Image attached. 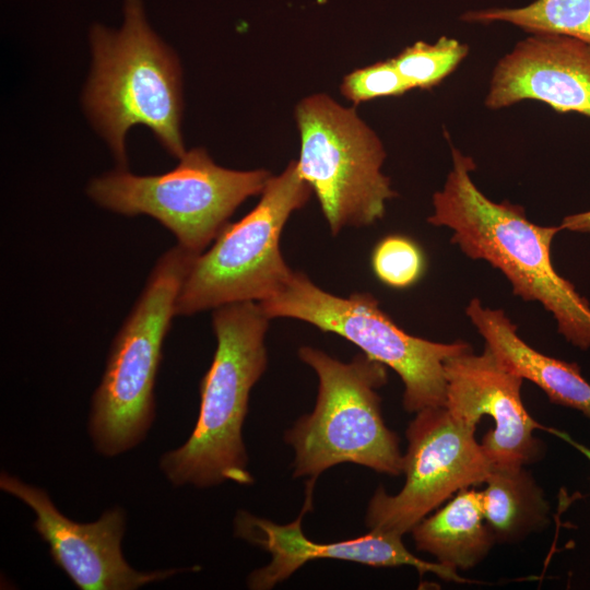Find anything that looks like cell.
Returning <instances> with one entry per match:
<instances>
[{
    "instance_id": "1",
    "label": "cell",
    "mask_w": 590,
    "mask_h": 590,
    "mask_svg": "<svg viewBox=\"0 0 590 590\" xmlns=\"http://www.w3.org/2000/svg\"><path fill=\"white\" fill-rule=\"evenodd\" d=\"M451 157L452 167L433 196L427 221L451 229V243L464 255L502 271L515 295L543 305L567 341L589 349L590 305L552 263V241L562 228L530 222L521 205L492 201L472 180L473 158L453 146Z\"/></svg>"
},
{
    "instance_id": "14",
    "label": "cell",
    "mask_w": 590,
    "mask_h": 590,
    "mask_svg": "<svg viewBox=\"0 0 590 590\" xmlns=\"http://www.w3.org/2000/svg\"><path fill=\"white\" fill-rule=\"evenodd\" d=\"M526 99L590 117V44L559 34L518 42L497 62L485 105L502 109Z\"/></svg>"
},
{
    "instance_id": "4",
    "label": "cell",
    "mask_w": 590,
    "mask_h": 590,
    "mask_svg": "<svg viewBox=\"0 0 590 590\" xmlns=\"http://www.w3.org/2000/svg\"><path fill=\"white\" fill-rule=\"evenodd\" d=\"M197 256L176 245L157 259L110 344L88 417L91 439L104 457L138 446L154 422V387L164 340L176 317L178 293Z\"/></svg>"
},
{
    "instance_id": "13",
    "label": "cell",
    "mask_w": 590,
    "mask_h": 590,
    "mask_svg": "<svg viewBox=\"0 0 590 590\" xmlns=\"http://www.w3.org/2000/svg\"><path fill=\"white\" fill-rule=\"evenodd\" d=\"M316 480L307 483L306 499L297 519L274 523L239 510L234 519L235 535L269 552L271 562L253 570L247 585L253 590H268L291 577L309 560L332 558L355 562L374 567L412 566L421 575L436 574L439 578L458 583L472 582L457 570L440 563L425 562L413 555L403 544L402 535L370 530L366 535L332 543L309 540L302 530V519L312 507Z\"/></svg>"
},
{
    "instance_id": "19",
    "label": "cell",
    "mask_w": 590,
    "mask_h": 590,
    "mask_svg": "<svg viewBox=\"0 0 590 590\" xmlns=\"http://www.w3.org/2000/svg\"><path fill=\"white\" fill-rule=\"evenodd\" d=\"M468 52V45L442 36L435 44L416 42L391 60L412 90H426L455 71Z\"/></svg>"
},
{
    "instance_id": "22",
    "label": "cell",
    "mask_w": 590,
    "mask_h": 590,
    "mask_svg": "<svg viewBox=\"0 0 590 590\" xmlns=\"http://www.w3.org/2000/svg\"><path fill=\"white\" fill-rule=\"evenodd\" d=\"M559 227L571 232L590 233V211L566 216Z\"/></svg>"
},
{
    "instance_id": "20",
    "label": "cell",
    "mask_w": 590,
    "mask_h": 590,
    "mask_svg": "<svg viewBox=\"0 0 590 590\" xmlns=\"http://www.w3.org/2000/svg\"><path fill=\"white\" fill-rule=\"evenodd\" d=\"M371 268L377 279L392 288L414 285L425 271L422 248L404 235L382 238L371 253Z\"/></svg>"
},
{
    "instance_id": "5",
    "label": "cell",
    "mask_w": 590,
    "mask_h": 590,
    "mask_svg": "<svg viewBox=\"0 0 590 590\" xmlns=\"http://www.w3.org/2000/svg\"><path fill=\"white\" fill-rule=\"evenodd\" d=\"M298 356L315 370L318 394L314 411L284 435L295 452L293 476L317 480L341 463L403 473L399 439L384 422L378 394L387 366L365 354L343 363L311 346H302Z\"/></svg>"
},
{
    "instance_id": "18",
    "label": "cell",
    "mask_w": 590,
    "mask_h": 590,
    "mask_svg": "<svg viewBox=\"0 0 590 590\" xmlns=\"http://www.w3.org/2000/svg\"><path fill=\"white\" fill-rule=\"evenodd\" d=\"M470 23L507 22L532 34H559L590 44V0H535L521 8L469 11Z\"/></svg>"
},
{
    "instance_id": "9",
    "label": "cell",
    "mask_w": 590,
    "mask_h": 590,
    "mask_svg": "<svg viewBox=\"0 0 590 590\" xmlns=\"http://www.w3.org/2000/svg\"><path fill=\"white\" fill-rule=\"evenodd\" d=\"M295 119L298 172L316 194L332 235L382 219L397 193L381 172L386 151L376 132L354 108L324 93L303 98Z\"/></svg>"
},
{
    "instance_id": "17",
    "label": "cell",
    "mask_w": 590,
    "mask_h": 590,
    "mask_svg": "<svg viewBox=\"0 0 590 590\" xmlns=\"http://www.w3.org/2000/svg\"><path fill=\"white\" fill-rule=\"evenodd\" d=\"M481 491L496 543H517L548 523L550 505L526 465H492Z\"/></svg>"
},
{
    "instance_id": "3",
    "label": "cell",
    "mask_w": 590,
    "mask_h": 590,
    "mask_svg": "<svg viewBox=\"0 0 590 590\" xmlns=\"http://www.w3.org/2000/svg\"><path fill=\"white\" fill-rule=\"evenodd\" d=\"M119 31H91L92 72L84 106L118 168L127 169L126 135L144 125L167 152L181 157V69L174 51L150 27L141 0H126Z\"/></svg>"
},
{
    "instance_id": "2",
    "label": "cell",
    "mask_w": 590,
    "mask_h": 590,
    "mask_svg": "<svg viewBox=\"0 0 590 590\" xmlns=\"http://www.w3.org/2000/svg\"><path fill=\"white\" fill-rule=\"evenodd\" d=\"M271 319L257 302L213 309L216 350L200 382V410L187 441L161 456L160 468L175 486L199 488L224 482L249 485L243 424L251 388L268 365L264 345Z\"/></svg>"
},
{
    "instance_id": "6",
    "label": "cell",
    "mask_w": 590,
    "mask_h": 590,
    "mask_svg": "<svg viewBox=\"0 0 590 590\" xmlns=\"http://www.w3.org/2000/svg\"><path fill=\"white\" fill-rule=\"evenodd\" d=\"M179 160L162 175L139 176L118 168L92 179L86 192L115 213L155 219L172 232L177 245L200 255L245 200L263 192L272 175L266 169L222 167L202 148Z\"/></svg>"
},
{
    "instance_id": "15",
    "label": "cell",
    "mask_w": 590,
    "mask_h": 590,
    "mask_svg": "<svg viewBox=\"0 0 590 590\" xmlns=\"http://www.w3.org/2000/svg\"><path fill=\"white\" fill-rule=\"evenodd\" d=\"M465 314L499 361L511 371L540 387L557 404L582 412L590 420V384L576 364L544 355L528 345L500 309L473 298Z\"/></svg>"
},
{
    "instance_id": "8",
    "label": "cell",
    "mask_w": 590,
    "mask_h": 590,
    "mask_svg": "<svg viewBox=\"0 0 590 590\" xmlns=\"http://www.w3.org/2000/svg\"><path fill=\"white\" fill-rule=\"evenodd\" d=\"M311 192L296 161L272 176L253 210L228 223L211 248L194 258L178 293L175 316L259 303L275 294L293 272L280 250L282 229Z\"/></svg>"
},
{
    "instance_id": "11",
    "label": "cell",
    "mask_w": 590,
    "mask_h": 590,
    "mask_svg": "<svg viewBox=\"0 0 590 590\" xmlns=\"http://www.w3.org/2000/svg\"><path fill=\"white\" fill-rule=\"evenodd\" d=\"M0 488L35 514L34 529L47 543L54 563L81 590H134L187 569L138 571L125 559L121 541L126 514L105 510L94 522L80 523L62 515L46 491L2 471Z\"/></svg>"
},
{
    "instance_id": "7",
    "label": "cell",
    "mask_w": 590,
    "mask_h": 590,
    "mask_svg": "<svg viewBox=\"0 0 590 590\" xmlns=\"http://www.w3.org/2000/svg\"><path fill=\"white\" fill-rule=\"evenodd\" d=\"M259 305L269 319L293 318L339 334L393 369L404 385L403 406L411 413L445 406V362L471 350L463 341L441 343L411 335L380 309L371 294L335 296L299 271H293L283 286Z\"/></svg>"
},
{
    "instance_id": "12",
    "label": "cell",
    "mask_w": 590,
    "mask_h": 590,
    "mask_svg": "<svg viewBox=\"0 0 590 590\" xmlns=\"http://www.w3.org/2000/svg\"><path fill=\"white\" fill-rule=\"evenodd\" d=\"M447 382L445 408L450 415L471 428L488 415L495 423L482 441L493 465H527L542 456L540 428L521 399L523 378L508 369L485 345L482 354L471 350L445 362Z\"/></svg>"
},
{
    "instance_id": "16",
    "label": "cell",
    "mask_w": 590,
    "mask_h": 590,
    "mask_svg": "<svg viewBox=\"0 0 590 590\" xmlns=\"http://www.w3.org/2000/svg\"><path fill=\"white\" fill-rule=\"evenodd\" d=\"M417 550L455 570L480 564L496 543L485 522L481 491L463 488L412 529Z\"/></svg>"
},
{
    "instance_id": "10",
    "label": "cell",
    "mask_w": 590,
    "mask_h": 590,
    "mask_svg": "<svg viewBox=\"0 0 590 590\" xmlns=\"http://www.w3.org/2000/svg\"><path fill=\"white\" fill-rule=\"evenodd\" d=\"M474 434L445 406L416 412L406 429L404 486L396 495L382 487L375 492L366 512L367 527L403 535L455 493L485 483L493 464Z\"/></svg>"
},
{
    "instance_id": "21",
    "label": "cell",
    "mask_w": 590,
    "mask_h": 590,
    "mask_svg": "<svg viewBox=\"0 0 590 590\" xmlns=\"http://www.w3.org/2000/svg\"><path fill=\"white\" fill-rule=\"evenodd\" d=\"M412 90L391 59L354 70L344 76L342 95L355 104L399 96Z\"/></svg>"
}]
</instances>
